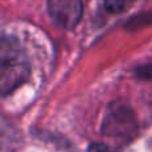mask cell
<instances>
[{"instance_id":"1","label":"cell","mask_w":152,"mask_h":152,"mask_svg":"<svg viewBox=\"0 0 152 152\" xmlns=\"http://www.w3.org/2000/svg\"><path fill=\"white\" fill-rule=\"evenodd\" d=\"M31 75L28 60L13 37L3 36L0 50V91L1 96L12 94L27 83Z\"/></svg>"},{"instance_id":"2","label":"cell","mask_w":152,"mask_h":152,"mask_svg":"<svg viewBox=\"0 0 152 152\" xmlns=\"http://www.w3.org/2000/svg\"><path fill=\"white\" fill-rule=\"evenodd\" d=\"M137 132V120L134 110L127 103L116 100L107 107L102 123V134L111 139L129 140Z\"/></svg>"},{"instance_id":"3","label":"cell","mask_w":152,"mask_h":152,"mask_svg":"<svg viewBox=\"0 0 152 152\" xmlns=\"http://www.w3.org/2000/svg\"><path fill=\"white\" fill-rule=\"evenodd\" d=\"M47 10L51 19L59 27L72 29L83 15V0H48Z\"/></svg>"},{"instance_id":"4","label":"cell","mask_w":152,"mask_h":152,"mask_svg":"<svg viewBox=\"0 0 152 152\" xmlns=\"http://www.w3.org/2000/svg\"><path fill=\"white\" fill-rule=\"evenodd\" d=\"M135 76L140 80L152 81V63L150 64H143L135 68Z\"/></svg>"},{"instance_id":"5","label":"cell","mask_w":152,"mask_h":152,"mask_svg":"<svg viewBox=\"0 0 152 152\" xmlns=\"http://www.w3.org/2000/svg\"><path fill=\"white\" fill-rule=\"evenodd\" d=\"M104 4L111 13H120L126 8V0H104Z\"/></svg>"},{"instance_id":"6","label":"cell","mask_w":152,"mask_h":152,"mask_svg":"<svg viewBox=\"0 0 152 152\" xmlns=\"http://www.w3.org/2000/svg\"><path fill=\"white\" fill-rule=\"evenodd\" d=\"M88 152H111V150L103 143H92L88 147Z\"/></svg>"}]
</instances>
